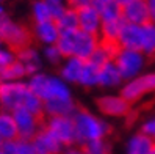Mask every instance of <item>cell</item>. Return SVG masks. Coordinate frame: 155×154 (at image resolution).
<instances>
[{
    "label": "cell",
    "instance_id": "cell-1",
    "mask_svg": "<svg viewBox=\"0 0 155 154\" xmlns=\"http://www.w3.org/2000/svg\"><path fill=\"white\" fill-rule=\"evenodd\" d=\"M30 90L44 105V116H72L77 110V102L68 85L58 74L39 71L27 77Z\"/></svg>",
    "mask_w": 155,
    "mask_h": 154
},
{
    "label": "cell",
    "instance_id": "cell-2",
    "mask_svg": "<svg viewBox=\"0 0 155 154\" xmlns=\"http://www.w3.org/2000/svg\"><path fill=\"white\" fill-rule=\"evenodd\" d=\"M17 108H24L44 118L42 101L30 90L27 80L0 82V110L14 112Z\"/></svg>",
    "mask_w": 155,
    "mask_h": 154
},
{
    "label": "cell",
    "instance_id": "cell-3",
    "mask_svg": "<svg viewBox=\"0 0 155 154\" xmlns=\"http://www.w3.org/2000/svg\"><path fill=\"white\" fill-rule=\"evenodd\" d=\"M77 134V145H85L93 140H105L111 132V126L104 116L91 112L89 108L78 107L72 115Z\"/></svg>",
    "mask_w": 155,
    "mask_h": 154
},
{
    "label": "cell",
    "instance_id": "cell-4",
    "mask_svg": "<svg viewBox=\"0 0 155 154\" xmlns=\"http://www.w3.org/2000/svg\"><path fill=\"white\" fill-rule=\"evenodd\" d=\"M99 36L85 33L81 30H71V32H61L57 46L63 57H77L81 60H89L93 52L99 46Z\"/></svg>",
    "mask_w": 155,
    "mask_h": 154
},
{
    "label": "cell",
    "instance_id": "cell-5",
    "mask_svg": "<svg viewBox=\"0 0 155 154\" xmlns=\"http://www.w3.org/2000/svg\"><path fill=\"white\" fill-rule=\"evenodd\" d=\"M0 38L3 44L13 50H19L25 46L31 44V30L24 24L14 21L8 14L0 17Z\"/></svg>",
    "mask_w": 155,
    "mask_h": 154
},
{
    "label": "cell",
    "instance_id": "cell-6",
    "mask_svg": "<svg viewBox=\"0 0 155 154\" xmlns=\"http://www.w3.org/2000/svg\"><path fill=\"white\" fill-rule=\"evenodd\" d=\"M114 65L119 69L122 80H130L141 76L146 65H147V57L140 50H133V49H121L116 52V55L113 58Z\"/></svg>",
    "mask_w": 155,
    "mask_h": 154
},
{
    "label": "cell",
    "instance_id": "cell-7",
    "mask_svg": "<svg viewBox=\"0 0 155 154\" xmlns=\"http://www.w3.org/2000/svg\"><path fill=\"white\" fill-rule=\"evenodd\" d=\"M119 93L130 104H136L143 98L155 93V71H144L141 76L125 80L119 88Z\"/></svg>",
    "mask_w": 155,
    "mask_h": 154
},
{
    "label": "cell",
    "instance_id": "cell-8",
    "mask_svg": "<svg viewBox=\"0 0 155 154\" xmlns=\"http://www.w3.org/2000/svg\"><path fill=\"white\" fill-rule=\"evenodd\" d=\"M42 126L64 148L77 145V134L72 116H45Z\"/></svg>",
    "mask_w": 155,
    "mask_h": 154
},
{
    "label": "cell",
    "instance_id": "cell-9",
    "mask_svg": "<svg viewBox=\"0 0 155 154\" xmlns=\"http://www.w3.org/2000/svg\"><path fill=\"white\" fill-rule=\"evenodd\" d=\"M96 107L100 115L108 118H124L129 116L132 104L127 102L121 93H105L96 99Z\"/></svg>",
    "mask_w": 155,
    "mask_h": 154
},
{
    "label": "cell",
    "instance_id": "cell-10",
    "mask_svg": "<svg viewBox=\"0 0 155 154\" xmlns=\"http://www.w3.org/2000/svg\"><path fill=\"white\" fill-rule=\"evenodd\" d=\"M14 116V121L17 126V135L19 139L24 140H31L36 134L42 129V116H38L28 110H24V108H17V110L11 112Z\"/></svg>",
    "mask_w": 155,
    "mask_h": 154
},
{
    "label": "cell",
    "instance_id": "cell-11",
    "mask_svg": "<svg viewBox=\"0 0 155 154\" xmlns=\"http://www.w3.org/2000/svg\"><path fill=\"white\" fill-rule=\"evenodd\" d=\"M77 17H78V30L99 36L100 27H102V17H100L99 8L93 3L86 6L77 8Z\"/></svg>",
    "mask_w": 155,
    "mask_h": 154
},
{
    "label": "cell",
    "instance_id": "cell-12",
    "mask_svg": "<svg viewBox=\"0 0 155 154\" xmlns=\"http://www.w3.org/2000/svg\"><path fill=\"white\" fill-rule=\"evenodd\" d=\"M31 38L42 47L53 46L58 43V38L61 35V30L55 21H45V22H35L31 25Z\"/></svg>",
    "mask_w": 155,
    "mask_h": 154
},
{
    "label": "cell",
    "instance_id": "cell-13",
    "mask_svg": "<svg viewBox=\"0 0 155 154\" xmlns=\"http://www.w3.org/2000/svg\"><path fill=\"white\" fill-rule=\"evenodd\" d=\"M16 57H17V61L25 68L27 77L39 72L42 68V55L35 44H28V46L16 50Z\"/></svg>",
    "mask_w": 155,
    "mask_h": 154
},
{
    "label": "cell",
    "instance_id": "cell-14",
    "mask_svg": "<svg viewBox=\"0 0 155 154\" xmlns=\"http://www.w3.org/2000/svg\"><path fill=\"white\" fill-rule=\"evenodd\" d=\"M36 154H61L64 146L42 126V129L31 139Z\"/></svg>",
    "mask_w": 155,
    "mask_h": 154
},
{
    "label": "cell",
    "instance_id": "cell-15",
    "mask_svg": "<svg viewBox=\"0 0 155 154\" xmlns=\"http://www.w3.org/2000/svg\"><path fill=\"white\" fill-rule=\"evenodd\" d=\"M122 19L125 24L143 25L149 22L147 0H133L132 3L122 8Z\"/></svg>",
    "mask_w": 155,
    "mask_h": 154
},
{
    "label": "cell",
    "instance_id": "cell-16",
    "mask_svg": "<svg viewBox=\"0 0 155 154\" xmlns=\"http://www.w3.org/2000/svg\"><path fill=\"white\" fill-rule=\"evenodd\" d=\"M85 60L77 58V57H68L61 61V65L58 66V76L64 80L68 85H78V80L81 76V69H83Z\"/></svg>",
    "mask_w": 155,
    "mask_h": 154
},
{
    "label": "cell",
    "instance_id": "cell-17",
    "mask_svg": "<svg viewBox=\"0 0 155 154\" xmlns=\"http://www.w3.org/2000/svg\"><path fill=\"white\" fill-rule=\"evenodd\" d=\"M124 84L122 76L117 66L114 65V61H108L105 65L100 66L99 69V88L102 90H114V88H121Z\"/></svg>",
    "mask_w": 155,
    "mask_h": 154
},
{
    "label": "cell",
    "instance_id": "cell-18",
    "mask_svg": "<svg viewBox=\"0 0 155 154\" xmlns=\"http://www.w3.org/2000/svg\"><path fill=\"white\" fill-rule=\"evenodd\" d=\"M68 6V5H66ZM64 6H55L49 3L47 0H33L30 6L31 21L35 22H45V21H55V17Z\"/></svg>",
    "mask_w": 155,
    "mask_h": 154
},
{
    "label": "cell",
    "instance_id": "cell-19",
    "mask_svg": "<svg viewBox=\"0 0 155 154\" xmlns=\"http://www.w3.org/2000/svg\"><path fill=\"white\" fill-rule=\"evenodd\" d=\"M117 46L121 49H133L141 52V25L125 24L117 38Z\"/></svg>",
    "mask_w": 155,
    "mask_h": 154
},
{
    "label": "cell",
    "instance_id": "cell-20",
    "mask_svg": "<svg viewBox=\"0 0 155 154\" xmlns=\"http://www.w3.org/2000/svg\"><path fill=\"white\" fill-rule=\"evenodd\" d=\"M155 142L143 132H136L130 135L125 143V154H150Z\"/></svg>",
    "mask_w": 155,
    "mask_h": 154
},
{
    "label": "cell",
    "instance_id": "cell-21",
    "mask_svg": "<svg viewBox=\"0 0 155 154\" xmlns=\"http://www.w3.org/2000/svg\"><path fill=\"white\" fill-rule=\"evenodd\" d=\"M119 50V46L114 43H104L100 41L99 46L96 47V50L93 52V55L89 57V61H93L94 65H97L99 68L105 65L108 61H113L116 52Z\"/></svg>",
    "mask_w": 155,
    "mask_h": 154
},
{
    "label": "cell",
    "instance_id": "cell-22",
    "mask_svg": "<svg viewBox=\"0 0 155 154\" xmlns=\"http://www.w3.org/2000/svg\"><path fill=\"white\" fill-rule=\"evenodd\" d=\"M16 139H19V135H17V126L13 113L0 110V140L11 142Z\"/></svg>",
    "mask_w": 155,
    "mask_h": 154
},
{
    "label": "cell",
    "instance_id": "cell-23",
    "mask_svg": "<svg viewBox=\"0 0 155 154\" xmlns=\"http://www.w3.org/2000/svg\"><path fill=\"white\" fill-rule=\"evenodd\" d=\"M55 22L61 32H71L78 29V17H77V10L72 6H64L60 11V14L55 17Z\"/></svg>",
    "mask_w": 155,
    "mask_h": 154
},
{
    "label": "cell",
    "instance_id": "cell-24",
    "mask_svg": "<svg viewBox=\"0 0 155 154\" xmlns=\"http://www.w3.org/2000/svg\"><path fill=\"white\" fill-rule=\"evenodd\" d=\"M99 66L94 65L93 61L85 60L81 76L78 80V87L81 88H97L99 87Z\"/></svg>",
    "mask_w": 155,
    "mask_h": 154
},
{
    "label": "cell",
    "instance_id": "cell-25",
    "mask_svg": "<svg viewBox=\"0 0 155 154\" xmlns=\"http://www.w3.org/2000/svg\"><path fill=\"white\" fill-rule=\"evenodd\" d=\"M141 52L147 58L155 55V24L152 22L141 25Z\"/></svg>",
    "mask_w": 155,
    "mask_h": 154
},
{
    "label": "cell",
    "instance_id": "cell-26",
    "mask_svg": "<svg viewBox=\"0 0 155 154\" xmlns=\"http://www.w3.org/2000/svg\"><path fill=\"white\" fill-rule=\"evenodd\" d=\"M0 151L3 154H36L33 142L31 140H24V139H16L11 142H3Z\"/></svg>",
    "mask_w": 155,
    "mask_h": 154
},
{
    "label": "cell",
    "instance_id": "cell-27",
    "mask_svg": "<svg viewBox=\"0 0 155 154\" xmlns=\"http://www.w3.org/2000/svg\"><path fill=\"white\" fill-rule=\"evenodd\" d=\"M122 25H124V19L102 22V27H100V32H99V39L104 43L117 44V38H119V33L122 30Z\"/></svg>",
    "mask_w": 155,
    "mask_h": 154
},
{
    "label": "cell",
    "instance_id": "cell-28",
    "mask_svg": "<svg viewBox=\"0 0 155 154\" xmlns=\"http://www.w3.org/2000/svg\"><path fill=\"white\" fill-rule=\"evenodd\" d=\"M27 71L19 61H14L13 65L6 66L5 69L0 71V80L2 82H16V80H25Z\"/></svg>",
    "mask_w": 155,
    "mask_h": 154
},
{
    "label": "cell",
    "instance_id": "cell-29",
    "mask_svg": "<svg viewBox=\"0 0 155 154\" xmlns=\"http://www.w3.org/2000/svg\"><path fill=\"white\" fill-rule=\"evenodd\" d=\"M97 8H99V11H100L102 22H107V21H119V19H122V8L117 5V3H114V2L100 5V6H97Z\"/></svg>",
    "mask_w": 155,
    "mask_h": 154
},
{
    "label": "cell",
    "instance_id": "cell-30",
    "mask_svg": "<svg viewBox=\"0 0 155 154\" xmlns=\"http://www.w3.org/2000/svg\"><path fill=\"white\" fill-rule=\"evenodd\" d=\"M85 154H111V146L108 140H93L85 145H80Z\"/></svg>",
    "mask_w": 155,
    "mask_h": 154
},
{
    "label": "cell",
    "instance_id": "cell-31",
    "mask_svg": "<svg viewBox=\"0 0 155 154\" xmlns=\"http://www.w3.org/2000/svg\"><path fill=\"white\" fill-rule=\"evenodd\" d=\"M41 55H42V60H44V61H47L49 65H52V66H60V65H61V61L64 60V57H63V53L60 52V49H58L57 44H53V46H45V47H42Z\"/></svg>",
    "mask_w": 155,
    "mask_h": 154
},
{
    "label": "cell",
    "instance_id": "cell-32",
    "mask_svg": "<svg viewBox=\"0 0 155 154\" xmlns=\"http://www.w3.org/2000/svg\"><path fill=\"white\" fill-rule=\"evenodd\" d=\"M16 60H17L16 50H13L8 46H0V71L5 69L6 66L13 65Z\"/></svg>",
    "mask_w": 155,
    "mask_h": 154
},
{
    "label": "cell",
    "instance_id": "cell-33",
    "mask_svg": "<svg viewBox=\"0 0 155 154\" xmlns=\"http://www.w3.org/2000/svg\"><path fill=\"white\" fill-rule=\"evenodd\" d=\"M140 132L146 134L147 137H150V139L155 142V115H153V116H149V118H146V120L141 123Z\"/></svg>",
    "mask_w": 155,
    "mask_h": 154
},
{
    "label": "cell",
    "instance_id": "cell-34",
    "mask_svg": "<svg viewBox=\"0 0 155 154\" xmlns=\"http://www.w3.org/2000/svg\"><path fill=\"white\" fill-rule=\"evenodd\" d=\"M66 2H68L69 6L77 10V8H81V6H86L89 3H93V0H66Z\"/></svg>",
    "mask_w": 155,
    "mask_h": 154
},
{
    "label": "cell",
    "instance_id": "cell-35",
    "mask_svg": "<svg viewBox=\"0 0 155 154\" xmlns=\"http://www.w3.org/2000/svg\"><path fill=\"white\" fill-rule=\"evenodd\" d=\"M61 154H85V152H83L80 145H72V146H68V148L63 149Z\"/></svg>",
    "mask_w": 155,
    "mask_h": 154
},
{
    "label": "cell",
    "instance_id": "cell-36",
    "mask_svg": "<svg viewBox=\"0 0 155 154\" xmlns=\"http://www.w3.org/2000/svg\"><path fill=\"white\" fill-rule=\"evenodd\" d=\"M147 11H149V22L155 24V0H147Z\"/></svg>",
    "mask_w": 155,
    "mask_h": 154
},
{
    "label": "cell",
    "instance_id": "cell-37",
    "mask_svg": "<svg viewBox=\"0 0 155 154\" xmlns=\"http://www.w3.org/2000/svg\"><path fill=\"white\" fill-rule=\"evenodd\" d=\"M47 2L52 3V5H55V6H66L68 5L66 0H47Z\"/></svg>",
    "mask_w": 155,
    "mask_h": 154
},
{
    "label": "cell",
    "instance_id": "cell-38",
    "mask_svg": "<svg viewBox=\"0 0 155 154\" xmlns=\"http://www.w3.org/2000/svg\"><path fill=\"white\" fill-rule=\"evenodd\" d=\"M113 2H114V3H117L121 8H124V6H127L129 3H132L133 0H113Z\"/></svg>",
    "mask_w": 155,
    "mask_h": 154
},
{
    "label": "cell",
    "instance_id": "cell-39",
    "mask_svg": "<svg viewBox=\"0 0 155 154\" xmlns=\"http://www.w3.org/2000/svg\"><path fill=\"white\" fill-rule=\"evenodd\" d=\"M113 0H93V5L96 6H100V5H105V3H110Z\"/></svg>",
    "mask_w": 155,
    "mask_h": 154
},
{
    "label": "cell",
    "instance_id": "cell-40",
    "mask_svg": "<svg viewBox=\"0 0 155 154\" xmlns=\"http://www.w3.org/2000/svg\"><path fill=\"white\" fill-rule=\"evenodd\" d=\"M5 14H6V8H5V5H3V3H0V17L5 16Z\"/></svg>",
    "mask_w": 155,
    "mask_h": 154
},
{
    "label": "cell",
    "instance_id": "cell-41",
    "mask_svg": "<svg viewBox=\"0 0 155 154\" xmlns=\"http://www.w3.org/2000/svg\"><path fill=\"white\" fill-rule=\"evenodd\" d=\"M150 154H155V146L152 148V151H150Z\"/></svg>",
    "mask_w": 155,
    "mask_h": 154
},
{
    "label": "cell",
    "instance_id": "cell-42",
    "mask_svg": "<svg viewBox=\"0 0 155 154\" xmlns=\"http://www.w3.org/2000/svg\"><path fill=\"white\" fill-rule=\"evenodd\" d=\"M0 46H5V44H3V41H2V38H0Z\"/></svg>",
    "mask_w": 155,
    "mask_h": 154
},
{
    "label": "cell",
    "instance_id": "cell-43",
    "mask_svg": "<svg viewBox=\"0 0 155 154\" xmlns=\"http://www.w3.org/2000/svg\"><path fill=\"white\" fill-rule=\"evenodd\" d=\"M6 2V0H0V3H5Z\"/></svg>",
    "mask_w": 155,
    "mask_h": 154
},
{
    "label": "cell",
    "instance_id": "cell-44",
    "mask_svg": "<svg viewBox=\"0 0 155 154\" xmlns=\"http://www.w3.org/2000/svg\"><path fill=\"white\" fill-rule=\"evenodd\" d=\"M0 154H3V152H2V151H0Z\"/></svg>",
    "mask_w": 155,
    "mask_h": 154
},
{
    "label": "cell",
    "instance_id": "cell-45",
    "mask_svg": "<svg viewBox=\"0 0 155 154\" xmlns=\"http://www.w3.org/2000/svg\"><path fill=\"white\" fill-rule=\"evenodd\" d=\"M0 82H2V80H0Z\"/></svg>",
    "mask_w": 155,
    "mask_h": 154
}]
</instances>
